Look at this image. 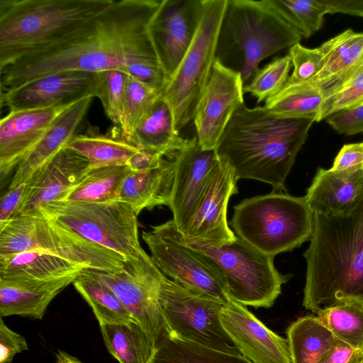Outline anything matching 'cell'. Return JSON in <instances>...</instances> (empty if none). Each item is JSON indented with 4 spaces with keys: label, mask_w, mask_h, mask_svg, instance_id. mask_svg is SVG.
<instances>
[{
    "label": "cell",
    "mask_w": 363,
    "mask_h": 363,
    "mask_svg": "<svg viewBox=\"0 0 363 363\" xmlns=\"http://www.w3.org/2000/svg\"><path fill=\"white\" fill-rule=\"evenodd\" d=\"M161 1L114 0L71 34L0 69L1 91L69 70L97 73L123 71L133 64L160 67L149 28Z\"/></svg>",
    "instance_id": "6da1fadb"
},
{
    "label": "cell",
    "mask_w": 363,
    "mask_h": 363,
    "mask_svg": "<svg viewBox=\"0 0 363 363\" xmlns=\"http://www.w3.org/2000/svg\"><path fill=\"white\" fill-rule=\"evenodd\" d=\"M314 118H279L263 106L242 104L235 112L216 148L220 160L238 179L270 184L286 192V179L304 144Z\"/></svg>",
    "instance_id": "7a4b0ae2"
},
{
    "label": "cell",
    "mask_w": 363,
    "mask_h": 363,
    "mask_svg": "<svg viewBox=\"0 0 363 363\" xmlns=\"http://www.w3.org/2000/svg\"><path fill=\"white\" fill-rule=\"evenodd\" d=\"M303 307L315 313L342 297L363 298V200L345 215L313 213Z\"/></svg>",
    "instance_id": "3957f363"
},
{
    "label": "cell",
    "mask_w": 363,
    "mask_h": 363,
    "mask_svg": "<svg viewBox=\"0 0 363 363\" xmlns=\"http://www.w3.org/2000/svg\"><path fill=\"white\" fill-rule=\"evenodd\" d=\"M114 0H0V69L53 44Z\"/></svg>",
    "instance_id": "277c9868"
},
{
    "label": "cell",
    "mask_w": 363,
    "mask_h": 363,
    "mask_svg": "<svg viewBox=\"0 0 363 363\" xmlns=\"http://www.w3.org/2000/svg\"><path fill=\"white\" fill-rule=\"evenodd\" d=\"M230 225L238 238L274 257L311 240L313 213L305 196L272 191L235 206Z\"/></svg>",
    "instance_id": "5b68a950"
},
{
    "label": "cell",
    "mask_w": 363,
    "mask_h": 363,
    "mask_svg": "<svg viewBox=\"0 0 363 363\" xmlns=\"http://www.w3.org/2000/svg\"><path fill=\"white\" fill-rule=\"evenodd\" d=\"M184 244L205 256L220 272L230 298L243 306L270 308L292 277L275 267L274 258L237 237L232 243L216 247L184 238L172 219L164 223Z\"/></svg>",
    "instance_id": "8992f818"
},
{
    "label": "cell",
    "mask_w": 363,
    "mask_h": 363,
    "mask_svg": "<svg viewBox=\"0 0 363 363\" xmlns=\"http://www.w3.org/2000/svg\"><path fill=\"white\" fill-rule=\"evenodd\" d=\"M220 37L242 57L239 72L244 86L263 60L302 39L273 0H228Z\"/></svg>",
    "instance_id": "52a82bcc"
},
{
    "label": "cell",
    "mask_w": 363,
    "mask_h": 363,
    "mask_svg": "<svg viewBox=\"0 0 363 363\" xmlns=\"http://www.w3.org/2000/svg\"><path fill=\"white\" fill-rule=\"evenodd\" d=\"M28 251L52 254L104 272L121 270L126 261L120 254L41 215L17 217L0 227V256Z\"/></svg>",
    "instance_id": "ba28073f"
},
{
    "label": "cell",
    "mask_w": 363,
    "mask_h": 363,
    "mask_svg": "<svg viewBox=\"0 0 363 363\" xmlns=\"http://www.w3.org/2000/svg\"><path fill=\"white\" fill-rule=\"evenodd\" d=\"M228 2V0H203L193 40L161 91L160 97L172 110L178 133L193 120L196 105L209 80Z\"/></svg>",
    "instance_id": "9c48e42d"
},
{
    "label": "cell",
    "mask_w": 363,
    "mask_h": 363,
    "mask_svg": "<svg viewBox=\"0 0 363 363\" xmlns=\"http://www.w3.org/2000/svg\"><path fill=\"white\" fill-rule=\"evenodd\" d=\"M35 215L53 219L126 260L140 259L147 255L139 242L137 213L130 206L118 200L100 203L55 201L41 207Z\"/></svg>",
    "instance_id": "30bf717a"
},
{
    "label": "cell",
    "mask_w": 363,
    "mask_h": 363,
    "mask_svg": "<svg viewBox=\"0 0 363 363\" xmlns=\"http://www.w3.org/2000/svg\"><path fill=\"white\" fill-rule=\"evenodd\" d=\"M158 301L167 333L214 350L241 354L220 321L225 301L188 290L163 274Z\"/></svg>",
    "instance_id": "8fae6325"
},
{
    "label": "cell",
    "mask_w": 363,
    "mask_h": 363,
    "mask_svg": "<svg viewBox=\"0 0 363 363\" xmlns=\"http://www.w3.org/2000/svg\"><path fill=\"white\" fill-rule=\"evenodd\" d=\"M142 238L150 257L167 278L197 294L227 302L224 279L218 267L205 256L181 242L164 223L143 231Z\"/></svg>",
    "instance_id": "7c38bea8"
},
{
    "label": "cell",
    "mask_w": 363,
    "mask_h": 363,
    "mask_svg": "<svg viewBox=\"0 0 363 363\" xmlns=\"http://www.w3.org/2000/svg\"><path fill=\"white\" fill-rule=\"evenodd\" d=\"M95 272L157 345L167 331L158 301L162 273L150 256L126 260L124 267L115 272Z\"/></svg>",
    "instance_id": "4fadbf2b"
},
{
    "label": "cell",
    "mask_w": 363,
    "mask_h": 363,
    "mask_svg": "<svg viewBox=\"0 0 363 363\" xmlns=\"http://www.w3.org/2000/svg\"><path fill=\"white\" fill-rule=\"evenodd\" d=\"M243 88L240 72L216 58L193 118L201 149L216 150L235 112L245 104Z\"/></svg>",
    "instance_id": "5bb4252c"
},
{
    "label": "cell",
    "mask_w": 363,
    "mask_h": 363,
    "mask_svg": "<svg viewBox=\"0 0 363 363\" xmlns=\"http://www.w3.org/2000/svg\"><path fill=\"white\" fill-rule=\"evenodd\" d=\"M202 7L203 0H162L150 23V35L166 83L193 40Z\"/></svg>",
    "instance_id": "9a60e30c"
},
{
    "label": "cell",
    "mask_w": 363,
    "mask_h": 363,
    "mask_svg": "<svg viewBox=\"0 0 363 363\" xmlns=\"http://www.w3.org/2000/svg\"><path fill=\"white\" fill-rule=\"evenodd\" d=\"M98 73L69 70L52 73L1 91V106L10 111L72 105L96 97Z\"/></svg>",
    "instance_id": "2e32d148"
},
{
    "label": "cell",
    "mask_w": 363,
    "mask_h": 363,
    "mask_svg": "<svg viewBox=\"0 0 363 363\" xmlns=\"http://www.w3.org/2000/svg\"><path fill=\"white\" fill-rule=\"evenodd\" d=\"M173 189L169 207L179 232L185 235L200 205L213 170L218 160L216 150L201 149L196 137L174 155Z\"/></svg>",
    "instance_id": "e0dca14e"
},
{
    "label": "cell",
    "mask_w": 363,
    "mask_h": 363,
    "mask_svg": "<svg viewBox=\"0 0 363 363\" xmlns=\"http://www.w3.org/2000/svg\"><path fill=\"white\" fill-rule=\"evenodd\" d=\"M235 173L218 158L195 216L184 238L219 247L233 242L237 236L227 220L230 197L238 193Z\"/></svg>",
    "instance_id": "ac0fdd59"
},
{
    "label": "cell",
    "mask_w": 363,
    "mask_h": 363,
    "mask_svg": "<svg viewBox=\"0 0 363 363\" xmlns=\"http://www.w3.org/2000/svg\"><path fill=\"white\" fill-rule=\"evenodd\" d=\"M222 325L242 356L252 363H291L288 342L246 307L229 299L220 312Z\"/></svg>",
    "instance_id": "d6986e66"
},
{
    "label": "cell",
    "mask_w": 363,
    "mask_h": 363,
    "mask_svg": "<svg viewBox=\"0 0 363 363\" xmlns=\"http://www.w3.org/2000/svg\"><path fill=\"white\" fill-rule=\"evenodd\" d=\"M70 106L10 111L4 118H1L0 122L1 183L34 148L55 120Z\"/></svg>",
    "instance_id": "ffe728a7"
},
{
    "label": "cell",
    "mask_w": 363,
    "mask_h": 363,
    "mask_svg": "<svg viewBox=\"0 0 363 363\" xmlns=\"http://www.w3.org/2000/svg\"><path fill=\"white\" fill-rule=\"evenodd\" d=\"M89 170L84 157L63 147L26 182V196L16 218L35 215L43 206L60 200Z\"/></svg>",
    "instance_id": "44dd1931"
},
{
    "label": "cell",
    "mask_w": 363,
    "mask_h": 363,
    "mask_svg": "<svg viewBox=\"0 0 363 363\" xmlns=\"http://www.w3.org/2000/svg\"><path fill=\"white\" fill-rule=\"evenodd\" d=\"M313 213L345 215L363 200V171L318 168L305 196Z\"/></svg>",
    "instance_id": "7402d4cb"
},
{
    "label": "cell",
    "mask_w": 363,
    "mask_h": 363,
    "mask_svg": "<svg viewBox=\"0 0 363 363\" xmlns=\"http://www.w3.org/2000/svg\"><path fill=\"white\" fill-rule=\"evenodd\" d=\"M94 97L84 98L67 107L18 165L9 189L26 182L75 136Z\"/></svg>",
    "instance_id": "603a6c76"
},
{
    "label": "cell",
    "mask_w": 363,
    "mask_h": 363,
    "mask_svg": "<svg viewBox=\"0 0 363 363\" xmlns=\"http://www.w3.org/2000/svg\"><path fill=\"white\" fill-rule=\"evenodd\" d=\"M78 276L48 280L0 279V317L41 320L55 297Z\"/></svg>",
    "instance_id": "cb8c5ba5"
},
{
    "label": "cell",
    "mask_w": 363,
    "mask_h": 363,
    "mask_svg": "<svg viewBox=\"0 0 363 363\" xmlns=\"http://www.w3.org/2000/svg\"><path fill=\"white\" fill-rule=\"evenodd\" d=\"M324 51L323 68L311 81L325 100L336 93L363 60V33L347 29L320 45Z\"/></svg>",
    "instance_id": "d4e9b609"
},
{
    "label": "cell",
    "mask_w": 363,
    "mask_h": 363,
    "mask_svg": "<svg viewBox=\"0 0 363 363\" xmlns=\"http://www.w3.org/2000/svg\"><path fill=\"white\" fill-rule=\"evenodd\" d=\"M176 162L174 157H165L157 168L130 172L123 180L116 200L130 206L138 215L144 209L169 206Z\"/></svg>",
    "instance_id": "484cf974"
},
{
    "label": "cell",
    "mask_w": 363,
    "mask_h": 363,
    "mask_svg": "<svg viewBox=\"0 0 363 363\" xmlns=\"http://www.w3.org/2000/svg\"><path fill=\"white\" fill-rule=\"evenodd\" d=\"M191 140L181 137L176 131L172 110L160 96L126 142L139 150L157 152L174 158Z\"/></svg>",
    "instance_id": "4316f807"
},
{
    "label": "cell",
    "mask_w": 363,
    "mask_h": 363,
    "mask_svg": "<svg viewBox=\"0 0 363 363\" xmlns=\"http://www.w3.org/2000/svg\"><path fill=\"white\" fill-rule=\"evenodd\" d=\"M87 269L52 254L28 251L0 256V279L48 280L78 276Z\"/></svg>",
    "instance_id": "83f0119b"
},
{
    "label": "cell",
    "mask_w": 363,
    "mask_h": 363,
    "mask_svg": "<svg viewBox=\"0 0 363 363\" xmlns=\"http://www.w3.org/2000/svg\"><path fill=\"white\" fill-rule=\"evenodd\" d=\"M286 335L291 363H318L337 340L313 315L298 318Z\"/></svg>",
    "instance_id": "f1b7e54d"
},
{
    "label": "cell",
    "mask_w": 363,
    "mask_h": 363,
    "mask_svg": "<svg viewBox=\"0 0 363 363\" xmlns=\"http://www.w3.org/2000/svg\"><path fill=\"white\" fill-rule=\"evenodd\" d=\"M106 347L120 363H150L156 343L137 321L100 325Z\"/></svg>",
    "instance_id": "f546056e"
},
{
    "label": "cell",
    "mask_w": 363,
    "mask_h": 363,
    "mask_svg": "<svg viewBox=\"0 0 363 363\" xmlns=\"http://www.w3.org/2000/svg\"><path fill=\"white\" fill-rule=\"evenodd\" d=\"M73 285L91 308L100 325L129 323L135 320L116 294L96 275L94 270L83 271L75 279Z\"/></svg>",
    "instance_id": "4dcf8cb0"
},
{
    "label": "cell",
    "mask_w": 363,
    "mask_h": 363,
    "mask_svg": "<svg viewBox=\"0 0 363 363\" xmlns=\"http://www.w3.org/2000/svg\"><path fill=\"white\" fill-rule=\"evenodd\" d=\"M150 363H252L241 354L214 350L164 333Z\"/></svg>",
    "instance_id": "1f68e13d"
},
{
    "label": "cell",
    "mask_w": 363,
    "mask_h": 363,
    "mask_svg": "<svg viewBox=\"0 0 363 363\" xmlns=\"http://www.w3.org/2000/svg\"><path fill=\"white\" fill-rule=\"evenodd\" d=\"M325 98L311 82L285 84L274 96L267 99L264 107L279 118H314L323 106Z\"/></svg>",
    "instance_id": "d6a6232c"
},
{
    "label": "cell",
    "mask_w": 363,
    "mask_h": 363,
    "mask_svg": "<svg viewBox=\"0 0 363 363\" xmlns=\"http://www.w3.org/2000/svg\"><path fill=\"white\" fill-rule=\"evenodd\" d=\"M315 314L337 339L363 350V298H338Z\"/></svg>",
    "instance_id": "836d02e7"
},
{
    "label": "cell",
    "mask_w": 363,
    "mask_h": 363,
    "mask_svg": "<svg viewBox=\"0 0 363 363\" xmlns=\"http://www.w3.org/2000/svg\"><path fill=\"white\" fill-rule=\"evenodd\" d=\"M130 172L125 164L90 169L59 201L100 203L116 200L120 187Z\"/></svg>",
    "instance_id": "e575fe53"
},
{
    "label": "cell",
    "mask_w": 363,
    "mask_h": 363,
    "mask_svg": "<svg viewBox=\"0 0 363 363\" xmlns=\"http://www.w3.org/2000/svg\"><path fill=\"white\" fill-rule=\"evenodd\" d=\"M89 162L90 169L124 165L139 150L121 138L99 134L77 135L66 145Z\"/></svg>",
    "instance_id": "d590c367"
},
{
    "label": "cell",
    "mask_w": 363,
    "mask_h": 363,
    "mask_svg": "<svg viewBox=\"0 0 363 363\" xmlns=\"http://www.w3.org/2000/svg\"><path fill=\"white\" fill-rule=\"evenodd\" d=\"M160 96L157 91L128 75L123 113L121 138L127 141Z\"/></svg>",
    "instance_id": "8d00e7d4"
},
{
    "label": "cell",
    "mask_w": 363,
    "mask_h": 363,
    "mask_svg": "<svg viewBox=\"0 0 363 363\" xmlns=\"http://www.w3.org/2000/svg\"><path fill=\"white\" fill-rule=\"evenodd\" d=\"M273 2L302 38H308L316 33L328 13L324 0H273Z\"/></svg>",
    "instance_id": "74e56055"
},
{
    "label": "cell",
    "mask_w": 363,
    "mask_h": 363,
    "mask_svg": "<svg viewBox=\"0 0 363 363\" xmlns=\"http://www.w3.org/2000/svg\"><path fill=\"white\" fill-rule=\"evenodd\" d=\"M291 65L289 55L274 59L256 72L252 81L244 86V93H250L257 103L274 96L286 84Z\"/></svg>",
    "instance_id": "f35d334b"
},
{
    "label": "cell",
    "mask_w": 363,
    "mask_h": 363,
    "mask_svg": "<svg viewBox=\"0 0 363 363\" xmlns=\"http://www.w3.org/2000/svg\"><path fill=\"white\" fill-rule=\"evenodd\" d=\"M97 73L96 97L101 101L106 115L112 123L120 124L128 75L119 69Z\"/></svg>",
    "instance_id": "ab89813d"
},
{
    "label": "cell",
    "mask_w": 363,
    "mask_h": 363,
    "mask_svg": "<svg viewBox=\"0 0 363 363\" xmlns=\"http://www.w3.org/2000/svg\"><path fill=\"white\" fill-rule=\"evenodd\" d=\"M362 104L363 60L348 81L336 93L325 100L315 122Z\"/></svg>",
    "instance_id": "60d3db41"
},
{
    "label": "cell",
    "mask_w": 363,
    "mask_h": 363,
    "mask_svg": "<svg viewBox=\"0 0 363 363\" xmlns=\"http://www.w3.org/2000/svg\"><path fill=\"white\" fill-rule=\"evenodd\" d=\"M289 55L294 67L286 84L312 81L323 68L325 60L321 46L308 48L298 43L289 48Z\"/></svg>",
    "instance_id": "b9f144b4"
},
{
    "label": "cell",
    "mask_w": 363,
    "mask_h": 363,
    "mask_svg": "<svg viewBox=\"0 0 363 363\" xmlns=\"http://www.w3.org/2000/svg\"><path fill=\"white\" fill-rule=\"evenodd\" d=\"M325 120L338 133L353 135L363 133V104L332 114Z\"/></svg>",
    "instance_id": "7bdbcfd3"
},
{
    "label": "cell",
    "mask_w": 363,
    "mask_h": 363,
    "mask_svg": "<svg viewBox=\"0 0 363 363\" xmlns=\"http://www.w3.org/2000/svg\"><path fill=\"white\" fill-rule=\"evenodd\" d=\"M28 350V345L25 337L11 330L1 318L0 363H11L16 354Z\"/></svg>",
    "instance_id": "ee69618b"
},
{
    "label": "cell",
    "mask_w": 363,
    "mask_h": 363,
    "mask_svg": "<svg viewBox=\"0 0 363 363\" xmlns=\"http://www.w3.org/2000/svg\"><path fill=\"white\" fill-rule=\"evenodd\" d=\"M123 72L160 94L166 84V78L160 67L133 64L126 66Z\"/></svg>",
    "instance_id": "f6af8a7d"
},
{
    "label": "cell",
    "mask_w": 363,
    "mask_h": 363,
    "mask_svg": "<svg viewBox=\"0 0 363 363\" xmlns=\"http://www.w3.org/2000/svg\"><path fill=\"white\" fill-rule=\"evenodd\" d=\"M330 169L335 171H363V141L344 145Z\"/></svg>",
    "instance_id": "bcb514c9"
},
{
    "label": "cell",
    "mask_w": 363,
    "mask_h": 363,
    "mask_svg": "<svg viewBox=\"0 0 363 363\" xmlns=\"http://www.w3.org/2000/svg\"><path fill=\"white\" fill-rule=\"evenodd\" d=\"M27 182L21 183L11 189L1 196L0 201V227L18 215L24 201Z\"/></svg>",
    "instance_id": "7dc6e473"
},
{
    "label": "cell",
    "mask_w": 363,
    "mask_h": 363,
    "mask_svg": "<svg viewBox=\"0 0 363 363\" xmlns=\"http://www.w3.org/2000/svg\"><path fill=\"white\" fill-rule=\"evenodd\" d=\"M363 350L355 348L337 339L318 363H361Z\"/></svg>",
    "instance_id": "c3c4849f"
},
{
    "label": "cell",
    "mask_w": 363,
    "mask_h": 363,
    "mask_svg": "<svg viewBox=\"0 0 363 363\" xmlns=\"http://www.w3.org/2000/svg\"><path fill=\"white\" fill-rule=\"evenodd\" d=\"M164 155L153 151L138 150L126 162L132 172H142L158 167L165 159Z\"/></svg>",
    "instance_id": "681fc988"
},
{
    "label": "cell",
    "mask_w": 363,
    "mask_h": 363,
    "mask_svg": "<svg viewBox=\"0 0 363 363\" xmlns=\"http://www.w3.org/2000/svg\"><path fill=\"white\" fill-rule=\"evenodd\" d=\"M328 13H346L363 17V0H324Z\"/></svg>",
    "instance_id": "f907efd6"
},
{
    "label": "cell",
    "mask_w": 363,
    "mask_h": 363,
    "mask_svg": "<svg viewBox=\"0 0 363 363\" xmlns=\"http://www.w3.org/2000/svg\"><path fill=\"white\" fill-rule=\"evenodd\" d=\"M56 357L57 363H82L74 357L62 351H60L56 354Z\"/></svg>",
    "instance_id": "816d5d0a"
},
{
    "label": "cell",
    "mask_w": 363,
    "mask_h": 363,
    "mask_svg": "<svg viewBox=\"0 0 363 363\" xmlns=\"http://www.w3.org/2000/svg\"><path fill=\"white\" fill-rule=\"evenodd\" d=\"M361 363H363V361Z\"/></svg>",
    "instance_id": "f5cc1de1"
}]
</instances>
